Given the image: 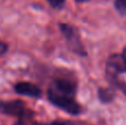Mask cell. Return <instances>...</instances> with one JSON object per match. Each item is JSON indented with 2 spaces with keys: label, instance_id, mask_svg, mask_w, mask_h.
I'll return each mask as SVG.
<instances>
[{
  "label": "cell",
  "instance_id": "6da1fadb",
  "mask_svg": "<svg viewBox=\"0 0 126 125\" xmlns=\"http://www.w3.org/2000/svg\"><path fill=\"white\" fill-rule=\"evenodd\" d=\"M48 97L52 104H54L55 106H58L59 109L65 111V112L70 113V114L76 115L81 112L80 105L76 103V101L72 96L61 94V93L50 89L48 91Z\"/></svg>",
  "mask_w": 126,
  "mask_h": 125
},
{
  "label": "cell",
  "instance_id": "7a4b0ae2",
  "mask_svg": "<svg viewBox=\"0 0 126 125\" xmlns=\"http://www.w3.org/2000/svg\"><path fill=\"white\" fill-rule=\"evenodd\" d=\"M60 29L64 34L65 39H66L67 43H69V47L71 48L72 51H74L75 53L80 55H85V50L83 49V44L81 42L80 35H79L78 31H76L75 28H73L72 26H69V24H60Z\"/></svg>",
  "mask_w": 126,
  "mask_h": 125
},
{
  "label": "cell",
  "instance_id": "3957f363",
  "mask_svg": "<svg viewBox=\"0 0 126 125\" xmlns=\"http://www.w3.org/2000/svg\"><path fill=\"white\" fill-rule=\"evenodd\" d=\"M24 104L20 100L15 101H1L0 112L11 116H22L24 114Z\"/></svg>",
  "mask_w": 126,
  "mask_h": 125
},
{
  "label": "cell",
  "instance_id": "277c9868",
  "mask_svg": "<svg viewBox=\"0 0 126 125\" xmlns=\"http://www.w3.org/2000/svg\"><path fill=\"white\" fill-rule=\"evenodd\" d=\"M106 70L111 75L126 72V60L123 54H112L107 59Z\"/></svg>",
  "mask_w": 126,
  "mask_h": 125
},
{
  "label": "cell",
  "instance_id": "5b68a950",
  "mask_svg": "<svg viewBox=\"0 0 126 125\" xmlns=\"http://www.w3.org/2000/svg\"><path fill=\"white\" fill-rule=\"evenodd\" d=\"M15 91L18 94L27 95L31 97H40L42 94L41 90L37 85L29 82H19L15 85Z\"/></svg>",
  "mask_w": 126,
  "mask_h": 125
},
{
  "label": "cell",
  "instance_id": "8992f818",
  "mask_svg": "<svg viewBox=\"0 0 126 125\" xmlns=\"http://www.w3.org/2000/svg\"><path fill=\"white\" fill-rule=\"evenodd\" d=\"M51 89L61 93V94L69 95V96H73L75 94V85L71 81H67V80H55L53 85L51 86Z\"/></svg>",
  "mask_w": 126,
  "mask_h": 125
},
{
  "label": "cell",
  "instance_id": "52a82bcc",
  "mask_svg": "<svg viewBox=\"0 0 126 125\" xmlns=\"http://www.w3.org/2000/svg\"><path fill=\"white\" fill-rule=\"evenodd\" d=\"M98 97H100V100L102 102H104V103H107V102L112 101L114 97V92L113 90H111V89H100L98 90Z\"/></svg>",
  "mask_w": 126,
  "mask_h": 125
},
{
  "label": "cell",
  "instance_id": "ba28073f",
  "mask_svg": "<svg viewBox=\"0 0 126 125\" xmlns=\"http://www.w3.org/2000/svg\"><path fill=\"white\" fill-rule=\"evenodd\" d=\"M115 9L122 16H126V0H115Z\"/></svg>",
  "mask_w": 126,
  "mask_h": 125
},
{
  "label": "cell",
  "instance_id": "9c48e42d",
  "mask_svg": "<svg viewBox=\"0 0 126 125\" xmlns=\"http://www.w3.org/2000/svg\"><path fill=\"white\" fill-rule=\"evenodd\" d=\"M48 1L53 8H60L64 3V0H48Z\"/></svg>",
  "mask_w": 126,
  "mask_h": 125
},
{
  "label": "cell",
  "instance_id": "30bf717a",
  "mask_svg": "<svg viewBox=\"0 0 126 125\" xmlns=\"http://www.w3.org/2000/svg\"><path fill=\"white\" fill-rule=\"evenodd\" d=\"M7 49H8L7 44L3 43V42H0V54H3V53L7 51Z\"/></svg>",
  "mask_w": 126,
  "mask_h": 125
},
{
  "label": "cell",
  "instance_id": "8fae6325",
  "mask_svg": "<svg viewBox=\"0 0 126 125\" xmlns=\"http://www.w3.org/2000/svg\"><path fill=\"white\" fill-rule=\"evenodd\" d=\"M51 125H74V124H72L71 122H60V121H58V122H53Z\"/></svg>",
  "mask_w": 126,
  "mask_h": 125
},
{
  "label": "cell",
  "instance_id": "7c38bea8",
  "mask_svg": "<svg viewBox=\"0 0 126 125\" xmlns=\"http://www.w3.org/2000/svg\"><path fill=\"white\" fill-rule=\"evenodd\" d=\"M123 57H124V58H125V60H126V49L124 50V53H123Z\"/></svg>",
  "mask_w": 126,
  "mask_h": 125
},
{
  "label": "cell",
  "instance_id": "4fadbf2b",
  "mask_svg": "<svg viewBox=\"0 0 126 125\" xmlns=\"http://www.w3.org/2000/svg\"><path fill=\"white\" fill-rule=\"evenodd\" d=\"M76 1H79V2H81V1H86V0H76Z\"/></svg>",
  "mask_w": 126,
  "mask_h": 125
},
{
  "label": "cell",
  "instance_id": "5bb4252c",
  "mask_svg": "<svg viewBox=\"0 0 126 125\" xmlns=\"http://www.w3.org/2000/svg\"><path fill=\"white\" fill-rule=\"evenodd\" d=\"M37 125H43V124H37Z\"/></svg>",
  "mask_w": 126,
  "mask_h": 125
}]
</instances>
